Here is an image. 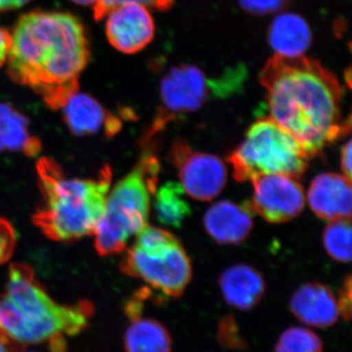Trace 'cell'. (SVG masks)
Segmentation results:
<instances>
[{
	"label": "cell",
	"mask_w": 352,
	"mask_h": 352,
	"mask_svg": "<svg viewBox=\"0 0 352 352\" xmlns=\"http://www.w3.org/2000/svg\"><path fill=\"white\" fill-rule=\"evenodd\" d=\"M251 206L270 223H285L302 214L305 191L298 178L283 175H261L252 180Z\"/></svg>",
	"instance_id": "obj_10"
},
{
	"label": "cell",
	"mask_w": 352,
	"mask_h": 352,
	"mask_svg": "<svg viewBox=\"0 0 352 352\" xmlns=\"http://www.w3.org/2000/svg\"><path fill=\"white\" fill-rule=\"evenodd\" d=\"M106 34L116 50L134 54L144 50L155 36L154 20L145 6L126 3L115 7L107 15Z\"/></svg>",
	"instance_id": "obj_11"
},
{
	"label": "cell",
	"mask_w": 352,
	"mask_h": 352,
	"mask_svg": "<svg viewBox=\"0 0 352 352\" xmlns=\"http://www.w3.org/2000/svg\"><path fill=\"white\" fill-rule=\"evenodd\" d=\"M30 1L31 0H0V12L20 8Z\"/></svg>",
	"instance_id": "obj_30"
},
{
	"label": "cell",
	"mask_w": 352,
	"mask_h": 352,
	"mask_svg": "<svg viewBox=\"0 0 352 352\" xmlns=\"http://www.w3.org/2000/svg\"><path fill=\"white\" fill-rule=\"evenodd\" d=\"M308 159L296 139L270 118L254 122L244 140L227 156L238 182L266 175L300 178L307 170Z\"/></svg>",
	"instance_id": "obj_6"
},
{
	"label": "cell",
	"mask_w": 352,
	"mask_h": 352,
	"mask_svg": "<svg viewBox=\"0 0 352 352\" xmlns=\"http://www.w3.org/2000/svg\"><path fill=\"white\" fill-rule=\"evenodd\" d=\"M21 352H38V351H21Z\"/></svg>",
	"instance_id": "obj_33"
},
{
	"label": "cell",
	"mask_w": 352,
	"mask_h": 352,
	"mask_svg": "<svg viewBox=\"0 0 352 352\" xmlns=\"http://www.w3.org/2000/svg\"><path fill=\"white\" fill-rule=\"evenodd\" d=\"M234 88L210 80L205 72L194 65L173 67L160 85V103L156 117L146 132L142 144L151 142L168 124L203 107L210 94H229Z\"/></svg>",
	"instance_id": "obj_7"
},
{
	"label": "cell",
	"mask_w": 352,
	"mask_h": 352,
	"mask_svg": "<svg viewBox=\"0 0 352 352\" xmlns=\"http://www.w3.org/2000/svg\"><path fill=\"white\" fill-rule=\"evenodd\" d=\"M323 244L329 256L340 263L351 261V219L330 221L323 233Z\"/></svg>",
	"instance_id": "obj_21"
},
{
	"label": "cell",
	"mask_w": 352,
	"mask_h": 352,
	"mask_svg": "<svg viewBox=\"0 0 352 352\" xmlns=\"http://www.w3.org/2000/svg\"><path fill=\"white\" fill-rule=\"evenodd\" d=\"M94 311L87 300L59 305L36 279L31 266L13 263L0 298V335L12 349L76 336L87 329Z\"/></svg>",
	"instance_id": "obj_3"
},
{
	"label": "cell",
	"mask_w": 352,
	"mask_h": 352,
	"mask_svg": "<svg viewBox=\"0 0 352 352\" xmlns=\"http://www.w3.org/2000/svg\"><path fill=\"white\" fill-rule=\"evenodd\" d=\"M352 280L351 275L344 279V283L340 287L339 298H337L339 305L340 316L344 321L349 322L351 318V300H352Z\"/></svg>",
	"instance_id": "obj_27"
},
{
	"label": "cell",
	"mask_w": 352,
	"mask_h": 352,
	"mask_svg": "<svg viewBox=\"0 0 352 352\" xmlns=\"http://www.w3.org/2000/svg\"><path fill=\"white\" fill-rule=\"evenodd\" d=\"M245 12L252 15L263 16L278 12L288 6L291 0H238Z\"/></svg>",
	"instance_id": "obj_25"
},
{
	"label": "cell",
	"mask_w": 352,
	"mask_h": 352,
	"mask_svg": "<svg viewBox=\"0 0 352 352\" xmlns=\"http://www.w3.org/2000/svg\"><path fill=\"white\" fill-rule=\"evenodd\" d=\"M61 110L65 124L75 135H94L103 131L108 138H112L122 129L119 118L105 110L96 99L88 94L76 92Z\"/></svg>",
	"instance_id": "obj_14"
},
{
	"label": "cell",
	"mask_w": 352,
	"mask_h": 352,
	"mask_svg": "<svg viewBox=\"0 0 352 352\" xmlns=\"http://www.w3.org/2000/svg\"><path fill=\"white\" fill-rule=\"evenodd\" d=\"M126 352H171L173 340L166 326L151 318L131 320L124 335Z\"/></svg>",
	"instance_id": "obj_19"
},
{
	"label": "cell",
	"mask_w": 352,
	"mask_h": 352,
	"mask_svg": "<svg viewBox=\"0 0 352 352\" xmlns=\"http://www.w3.org/2000/svg\"><path fill=\"white\" fill-rule=\"evenodd\" d=\"M289 309L298 321L310 327L330 328L340 318L335 294L321 283H307L296 289L289 300Z\"/></svg>",
	"instance_id": "obj_15"
},
{
	"label": "cell",
	"mask_w": 352,
	"mask_h": 352,
	"mask_svg": "<svg viewBox=\"0 0 352 352\" xmlns=\"http://www.w3.org/2000/svg\"><path fill=\"white\" fill-rule=\"evenodd\" d=\"M311 41L309 25L296 14L283 13L278 15L268 29V43L278 56H302Z\"/></svg>",
	"instance_id": "obj_17"
},
{
	"label": "cell",
	"mask_w": 352,
	"mask_h": 352,
	"mask_svg": "<svg viewBox=\"0 0 352 352\" xmlns=\"http://www.w3.org/2000/svg\"><path fill=\"white\" fill-rule=\"evenodd\" d=\"M8 75L41 95L52 110H61L78 91V78L90 58L87 31L72 14L32 11L14 28Z\"/></svg>",
	"instance_id": "obj_2"
},
{
	"label": "cell",
	"mask_w": 352,
	"mask_h": 352,
	"mask_svg": "<svg viewBox=\"0 0 352 352\" xmlns=\"http://www.w3.org/2000/svg\"><path fill=\"white\" fill-rule=\"evenodd\" d=\"M143 146L144 150L133 170L109 194L103 214L95 226V249L100 256L124 252L129 238L147 226L161 164L152 142Z\"/></svg>",
	"instance_id": "obj_5"
},
{
	"label": "cell",
	"mask_w": 352,
	"mask_h": 352,
	"mask_svg": "<svg viewBox=\"0 0 352 352\" xmlns=\"http://www.w3.org/2000/svg\"><path fill=\"white\" fill-rule=\"evenodd\" d=\"M21 152L38 156L41 143L29 131V120L9 103H0V152Z\"/></svg>",
	"instance_id": "obj_18"
},
{
	"label": "cell",
	"mask_w": 352,
	"mask_h": 352,
	"mask_svg": "<svg viewBox=\"0 0 352 352\" xmlns=\"http://www.w3.org/2000/svg\"><path fill=\"white\" fill-rule=\"evenodd\" d=\"M16 233L6 219H0V265L12 256L16 247Z\"/></svg>",
	"instance_id": "obj_26"
},
{
	"label": "cell",
	"mask_w": 352,
	"mask_h": 352,
	"mask_svg": "<svg viewBox=\"0 0 352 352\" xmlns=\"http://www.w3.org/2000/svg\"><path fill=\"white\" fill-rule=\"evenodd\" d=\"M126 3L140 4L146 8L166 11L173 7L175 0H98L94 6L95 20L103 19L115 7Z\"/></svg>",
	"instance_id": "obj_23"
},
{
	"label": "cell",
	"mask_w": 352,
	"mask_h": 352,
	"mask_svg": "<svg viewBox=\"0 0 352 352\" xmlns=\"http://www.w3.org/2000/svg\"><path fill=\"white\" fill-rule=\"evenodd\" d=\"M154 208L157 219L166 226L180 228L191 215L192 210L185 199L180 183L168 182L157 188L154 194Z\"/></svg>",
	"instance_id": "obj_20"
},
{
	"label": "cell",
	"mask_w": 352,
	"mask_h": 352,
	"mask_svg": "<svg viewBox=\"0 0 352 352\" xmlns=\"http://www.w3.org/2000/svg\"><path fill=\"white\" fill-rule=\"evenodd\" d=\"M217 339L221 346L227 349H244L245 342L241 338L237 323L232 315H226L220 320Z\"/></svg>",
	"instance_id": "obj_24"
},
{
	"label": "cell",
	"mask_w": 352,
	"mask_h": 352,
	"mask_svg": "<svg viewBox=\"0 0 352 352\" xmlns=\"http://www.w3.org/2000/svg\"><path fill=\"white\" fill-rule=\"evenodd\" d=\"M168 159L177 170L185 194L197 201L214 200L226 187L227 170L223 162L214 155L195 151L183 139L173 141Z\"/></svg>",
	"instance_id": "obj_9"
},
{
	"label": "cell",
	"mask_w": 352,
	"mask_h": 352,
	"mask_svg": "<svg viewBox=\"0 0 352 352\" xmlns=\"http://www.w3.org/2000/svg\"><path fill=\"white\" fill-rule=\"evenodd\" d=\"M12 36L10 32L0 27V67L7 61L10 51Z\"/></svg>",
	"instance_id": "obj_28"
},
{
	"label": "cell",
	"mask_w": 352,
	"mask_h": 352,
	"mask_svg": "<svg viewBox=\"0 0 352 352\" xmlns=\"http://www.w3.org/2000/svg\"><path fill=\"white\" fill-rule=\"evenodd\" d=\"M36 168L43 205L32 219L41 232L57 242H73L94 233L110 189V166L91 179L67 177L50 157L39 160Z\"/></svg>",
	"instance_id": "obj_4"
},
{
	"label": "cell",
	"mask_w": 352,
	"mask_h": 352,
	"mask_svg": "<svg viewBox=\"0 0 352 352\" xmlns=\"http://www.w3.org/2000/svg\"><path fill=\"white\" fill-rule=\"evenodd\" d=\"M72 1L80 4V6H91V4L94 6L98 0H72Z\"/></svg>",
	"instance_id": "obj_32"
},
{
	"label": "cell",
	"mask_w": 352,
	"mask_h": 352,
	"mask_svg": "<svg viewBox=\"0 0 352 352\" xmlns=\"http://www.w3.org/2000/svg\"><path fill=\"white\" fill-rule=\"evenodd\" d=\"M351 140H349L340 153V168L344 173L342 175L349 180H351Z\"/></svg>",
	"instance_id": "obj_29"
},
{
	"label": "cell",
	"mask_w": 352,
	"mask_h": 352,
	"mask_svg": "<svg viewBox=\"0 0 352 352\" xmlns=\"http://www.w3.org/2000/svg\"><path fill=\"white\" fill-rule=\"evenodd\" d=\"M120 270L143 280L164 298H180L192 278L191 259L176 237L152 249L132 245L120 263Z\"/></svg>",
	"instance_id": "obj_8"
},
{
	"label": "cell",
	"mask_w": 352,
	"mask_h": 352,
	"mask_svg": "<svg viewBox=\"0 0 352 352\" xmlns=\"http://www.w3.org/2000/svg\"><path fill=\"white\" fill-rule=\"evenodd\" d=\"M351 180L344 175L325 173L310 183L307 199L317 217L333 221L351 219Z\"/></svg>",
	"instance_id": "obj_13"
},
{
	"label": "cell",
	"mask_w": 352,
	"mask_h": 352,
	"mask_svg": "<svg viewBox=\"0 0 352 352\" xmlns=\"http://www.w3.org/2000/svg\"><path fill=\"white\" fill-rule=\"evenodd\" d=\"M259 82L266 90L270 119L295 138L308 157L351 132V119H342V85L314 59L274 54Z\"/></svg>",
	"instance_id": "obj_1"
},
{
	"label": "cell",
	"mask_w": 352,
	"mask_h": 352,
	"mask_svg": "<svg viewBox=\"0 0 352 352\" xmlns=\"http://www.w3.org/2000/svg\"><path fill=\"white\" fill-rule=\"evenodd\" d=\"M251 203L220 201L204 215V226L212 239L220 245H240L249 238L254 226Z\"/></svg>",
	"instance_id": "obj_12"
},
{
	"label": "cell",
	"mask_w": 352,
	"mask_h": 352,
	"mask_svg": "<svg viewBox=\"0 0 352 352\" xmlns=\"http://www.w3.org/2000/svg\"><path fill=\"white\" fill-rule=\"evenodd\" d=\"M12 349V346L9 344L8 340L4 339L1 335H0V352H10Z\"/></svg>",
	"instance_id": "obj_31"
},
{
	"label": "cell",
	"mask_w": 352,
	"mask_h": 352,
	"mask_svg": "<svg viewBox=\"0 0 352 352\" xmlns=\"http://www.w3.org/2000/svg\"><path fill=\"white\" fill-rule=\"evenodd\" d=\"M275 352H324L321 338L310 329L289 327L282 332Z\"/></svg>",
	"instance_id": "obj_22"
},
{
	"label": "cell",
	"mask_w": 352,
	"mask_h": 352,
	"mask_svg": "<svg viewBox=\"0 0 352 352\" xmlns=\"http://www.w3.org/2000/svg\"><path fill=\"white\" fill-rule=\"evenodd\" d=\"M219 287L226 302L242 311L256 307L266 291L261 273L247 264H237L224 270L219 277Z\"/></svg>",
	"instance_id": "obj_16"
}]
</instances>
